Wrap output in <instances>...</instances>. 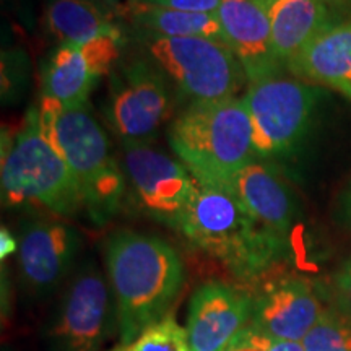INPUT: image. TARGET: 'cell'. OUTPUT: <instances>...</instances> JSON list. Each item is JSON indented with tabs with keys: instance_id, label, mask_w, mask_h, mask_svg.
I'll return each mask as SVG.
<instances>
[{
	"instance_id": "obj_1",
	"label": "cell",
	"mask_w": 351,
	"mask_h": 351,
	"mask_svg": "<svg viewBox=\"0 0 351 351\" xmlns=\"http://www.w3.org/2000/svg\"><path fill=\"white\" fill-rule=\"evenodd\" d=\"M104 263L119 319V343L134 341L160 322L184 285V263L165 239L119 230L104 241Z\"/></svg>"
},
{
	"instance_id": "obj_2",
	"label": "cell",
	"mask_w": 351,
	"mask_h": 351,
	"mask_svg": "<svg viewBox=\"0 0 351 351\" xmlns=\"http://www.w3.org/2000/svg\"><path fill=\"white\" fill-rule=\"evenodd\" d=\"M178 231L244 283L261 282L287 254V239L261 225L230 192L199 181Z\"/></svg>"
},
{
	"instance_id": "obj_3",
	"label": "cell",
	"mask_w": 351,
	"mask_h": 351,
	"mask_svg": "<svg viewBox=\"0 0 351 351\" xmlns=\"http://www.w3.org/2000/svg\"><path fill=\"white\" fill-rule=\"evenodd\" d=\"M2 138L3 207L39 208L57 217L85 210L80 184L44 135L38 108L26 112L13 137L3 130Z\"/></svg>"
},
{
	"instance_id": "obj_4",
	"label": "cell",
	"mask_w": 351,
	"mask_h": 351,
	"mask_svg": "<svg viewBox=\"0 0 351 351\" xmlns=\"http://www.w3.org/2000/svg\"><path fill=\"white\" fill-rule=\"evenodd\" d=\"M168 142L197 181L218 186L257 160L243 99L192 103L169 125Z\"/></svg>"
},
{
	"instance_id": "obj_5",
	"label": "cell",
	"mask_w": 351,
	"mask_h": 351,
	"mask_svg": "<svg viewBox=\"0 0 351 351\" xmlns=\"http://www.w3.org/2000/svg\"><path fill=\"white\" fill-rule=\"evenodd\" d=\"M44 135L60 153L80 184L85 212L95 225H106L119 212L125 174L114 160L106 132L90 108L64 109L39 103Z\"/></svg>"
},
{
	"instance_id": "obj_6",
	"label": "cell",
	"mask_w": 351,
	"mask_h": 351,
	"mask_svg": "<svg viewBox=\"0 0 351 351\" xmlns=\"http://www.w3.org/2000/svg\"><path fill=\"white\" fill-rule=\"evenodd\" d=\"M140 47L192 103L236 98L245 78L225 43L207 38H166L138 33Z\"/></svg>"
},
{
	"instance_id": "obj_7",
	"label": "cell",
	"mask_w": 351,
	"mask_h": 351,
	"mask_svg": "<svg viewBox=\"0 0 351 351\" xmlns=\"http://www.w3.org/2000/svg\"><path fill=\"white\" fill-rule=\"evenodd\" d=\"M119 319L108 276L95 262L82 263L44 324V351H103Z\"/></svg>"
},
{
	"instance_id": "obj_8",
	"label": "cell",
	"mask_w": 351,
	"mask_h": 351,
	"mask_svg": "<svg viewBox=\"0 0 351 351\" xmlns=\"http://www.w3.org/2000/svg\"><path fill=\"white\" fill-rule=\"evenodd\" d=\"M320 96L322 91L313 83L285 75L249 85L241 99L251 119L257 160H278L300 147Z\"/></svg>"
},
{
	"instance_id": "obj_9",
	"label": "cell",
	"mask_w": 351,
	"mask_h": 351,
	"mask_svg": "<svg viewBox=\"0 0 351 351\" xmlns=\"http://www.w3.org/2000/svg\"><path fill=\"white\" fill-rule=\"evenodd\" d=\"M122 171L140 210L161 225L179 230L197 189L191 171L152 142L122 143Z\"/></svg>"
},
{
	"instance_id": "obj_10",
	"label": "cell",
	"mask_w": 351,
	"mask_h": 351,
	"mask_svg": "<svg viewBox=\"0 0 351 351\" xmlns=\"http://www.w3.org/2000/svg\"><path fill=\"white\" fill-rule=\"evenodd\" d=\"M171 111L166 77L147 59H134L114 73L104 112L122 143L152 142Z\"/></svg>"
},
{
	"instance_id": "obj_11",
	"label": "cell",
	"mask_w": 351,
	"mask_h": 351,
	"mask_svg": "<svg viewBox=\"0 0 351 351\" xmlns=\"http://www.w3.org/2000/svg\"><path fill=\"white\" fill-rule=\"evenodd\" d=\"M124 33L104 34L83 44L57 46L41 75V101L73 109L86 106L101 78L119 60Z\"/></svg>"
},
{
	"instance_id": "obj_12",
	"label": "cell",
	"mask_w": 351,
	"mask_h": 351,
	"mask_svg": "<svg viewBox=\"0 0 351 351\" xmlns=\"http://www.w3.org/2000/svg\"><path fill=\"white\" fill-rule=\"evenodd\" d=\"M82 238L67 223L28 218L19 226V274L25 291L34 300L47 298L72 271Z\"/></svg>"
},
{
	"instance_id": "obj_13",
	"label": "cell",
	"mask_w": 351,
	"mask_h": 351,
	"mask_svg": "<svg viewBox=\"0 0 351 351\" xmlns=\"http://www.w3.org/2000/svg\"><path fill=\"white\" fill-rule=\"evenodd\" d=\"M254 298L234 285L210 280L191 298L187 339L191 351H230L236 337L247 327Z\"/></svg>"
},
{
	"instance_id": "obj_14",
	"label": "cell",
	"mask_w": 351,
	"mask_h": 351,
	"mask_svg": "<svg viewBox=\"0 0 351 351\" xmlns=\"http://www.w3.org/2000/svg\"><path fill=\"white\" fill-rule=\"evenodd\" d=\"M252 298L249 324L271 339L302 341L324 313L313 285L300 276L269 280Z\"/></svg>"
},
{
	"instance_id": "obj_15",
	"label": "cell",
	"mask_w": 351,
	"mask_h": 351,
	"mask_svg": "<svg viewBox=\"0 0 351 351\" xmlns=\"http://www.w3.org/2000/svg\"><path fill=\"white\" fill-rule=\"evenodd\" d=\"M217 16L249 85L283 75L287 69L275 54L269 12L261 0H221Z\"/></svg>"
},
{
	"instance_id": "obj_16",
	"label": "cell",
	"mask_w": 351,
	"mask_h": 351,
	"mask_svg": "<svg viewBox=\"0 0 351 351\" xmlns=\"http://www.w3.org/2000/svg\"><path fill=\"white\" fill-rule=\"evenodd\" d=\"M217 187L225 189L267 230L287 239L296 218L291 192L270 165L254 160Z\"/></svg>"
},
{
	"instance_id": "obj_17",
	"label": "cell",
	"mask_w": 351,
	"mask_h": 351,
	"mask_svg": "<svg viewBox=\"0 0 351 351\" xmlns=\"http://www.w3.org/2000/svg\"><path fill=\"white\" fill-rule=\"evenodd\" d=\"M295 78L328 86L351 99V21L320 33L287 64Z\"/></svg>"
},
{
	"instance_id": "obj_18",
	"label": "cell",
	"mask_w": 351,
	"mask_h": 351,
	"mask_svg": "<svg viewBox=\"0 0 351 351\" xmlns=\"http://www.w3.org/2000/svg\"><path fill=\"white\" fill-rule=\"evenodd\" d=\"M269 12L275 54L285 65L311 41L341 20L320 0H270Z\"/></svg>"
},
{
	"instance_id": "obj_19",
	"label": "cell",
	"mask_w": 351,
	"mask_h": 351,
	"mask_svg": "<svg viewBox=\"0 0 351 351\" xmlns=\"http://www.w3.org/2000/svg\"><path fill=\"white\" fill-rule=\"evenodd\" d=\"M43 25L57 46L83 44L104 34L122 33L112 13L93 0H47Z\"/></svg>"
},
{
	"instance_id": "obj_20",
	"label": "cell",
	"mask_w": 351,
	"mask_h": 351,
	"mask_svg": "<svg viewBox=\"0 0 351 351\" xmlns=\"http://www.w3.org/2000/svg\"><path fill=\"white\" fill-rule=\"evenodd\" d=\"M121 15L142 33L166 38H207L225 43L217 13H191L125 0Z\"/></svg>"
},
{
	"instance_id": "obj_21",
	"label": "cell",
	"mask_w": 351,
	"mask_h": 351,
	"mask_svg": "<svg viewBox=\"0 0 351 351\" xmlns=\"http://www.w3.org/2000/svg\"><path fill=\"white\" fill-rule=\"evenodd\" d=\"M306 351H351V319L341 311L326 309L302 339Z\"/></svg>"
},
{
	"instance_id": "obj_22",
	"label": "cell",
	"mask_w": 351,
	"mask_h": 351,
	"mask_svg": "<svg viewBox=\"0 0 351 351\" xmlns=\"http://www.w3.org/2000/svg\"><path fill=\"white\" fill-rule=\"evenodd\" d=\"M109 351H191V346L187 330L169 314L143 330L134 341L119 343Z\"/></svg>"
},
{
	"instance_id": "obj_23",
	"label": "cell",
	"mask_w": 351,
	"mask_h": 351,
	"mask_svg": "<svg viewBox=\"0 0 351 351\" xmlns=\"http://www.w3.org/2000/svg\"><path fill=\"white\" fill-rule=\"evenodd\" d=\"M28 57L21 49L2 51V101L13 104L21 99L28 83Z\"/></svg>"
},
{
	"instance_id": "obj_24",
	"label": "cell",
	"mask_w": 351,
	"mask_h": 351,
	"mask_svg": "<svg viewBox=\"0 0 351 351\" xmlns=\"http://www.w3.org/2000/svg\"><path fill=\"white\" fill-rule=\"evenodd\" d=\"M335 307L351 319V257L339 267L332 278Z\"/></svg>"
},
{
	"instance_id": "obj_25",
	"label": "cell",
	"mask_w": 351,
	"mask_h": 351,
	"mask_svg": "<svg viewBox=\"0 0 351 351\" xmlns=\"http://www.w3.org/2000/svg\"><path fill=\"white\" fill-rule=\"evenodd\" d=\"M132 2H147L173 10L191 12V13H217L221 0H132Z\"/></svg>"
},
{
	"instance_id": "obj_26",
	"label": "cell",
	"mask_w": 351,
	"mask_h": 351,
	"mask_svg": "<svg viewBox=\"0 0 351 351\" xmlns=\"http://www.w3.org/2000/svg\"><path fill=\"white\" fill-rule=\"evenodd\" d=\"M271 337L263 335L256 328L247 326L236 337L230 346V351H270Z\"/></svg>"
},
{
	"instance_id": "obj_27",
	"label": "cell",
	"mask_w": 351,
	"mask_h": 351,
	"mask_svg": "<svg viewBox=\"0 0 351 351\" xmlns=\"http://www.w3.org/2000/svg\"><path fill=\"white\" fill-rule=\"evenodd\" d=\"M337 219L346 228H351V182L341 192L337 205Z\"/></svg>"
},
{
	"instance_id": "obj_28",
	"label": "cell",
	"mask_w": 351,
	"mask_h": 351,
	"mask_svg": "<svg viewBox=\"0 0 351 351\" xmlns=\"http://www.w3.org/2000/svg\"><path fill=\"white\" fill-rule=\"evenodd\" d=\"M15 252H19V238H15L8 228L2 226L0 230V258L5 261L8 256Z\"/></svg>"
},
{
	"instance_id": "obj_29",
	"label": "cell",
	"mask_w": 351,
	"mask_h": 351,
	"mask_svg": "<svg viewBox=\"0 0 351 351\" xmlns=\"http://www.w3.org/2000/svg\"><path fill=\"white\" fill-rule=\"evenodd\" d=\"M320 2L326 3L341 20L351 21V0H320Z\"/></svg>"
},
{
	"instance_id": "obj_30",
	"label": "cell",
	"mask_w": 351,
	"mask_h": 351,
	"mask_svg": "<svg viewBox=\"0 0 351 351\" xmlns=\"http://www.w3.org/2000/svg\"><path fill=\"white\" fill-rule=\"evenodd\" d=\"M95 3H98L99 7H103L104 10H108L109 13H112L114 16L121 15L122 7H124V0H93Z\"/></svg>"
},
{
	"instance_id": "obj_31",
	"label": "cell",
	"mask_w": 351,
	"mask_h": 351,
	"mask_svg": "<svg viewBox=\"0 0 351 351\" xmlns=\"http://www.w3.org/2000/svg\"><path fill=\"white\" fill-rule=\"evenodd\" d=\"M261 2L263 3V5H267V3H269V2H270V0H261Z\"/></svg>"
},
{
	"instance_id": "obj_32",
	"label": "cell",
	"mask_w": 351,
	"mask_h": 351,
	"mask_svg": "<svg viewBox=\"0 0 351 351\" xmlns=\"http://www.w3.org/2000/svg\"><path fill=\"white\" fill-rule=\"evenodd\" d=\"M2 351H13V350H12V348H3Z\"/></svg>"
}]
</instances>
